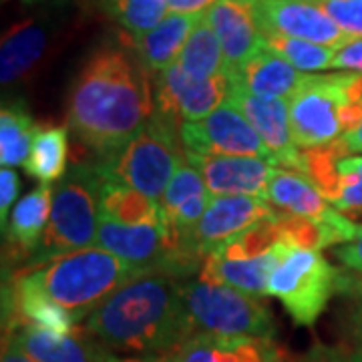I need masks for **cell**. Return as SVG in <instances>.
Listing matches in <instances>:
<instances>
[{
	"label": "cell",
	"instance_id": "cell-1",
	"mask_svg": "<svg viewBox=\"0 0 362 362\" xmlns=\"http://www.w3.org/2000/svg\"><path fill=\"white\" fill-rule=\"evenodd\" d=\"M156 115L151 73L127 42L95 49L78 69L66 99V125L97 157L109 156Z\"/></svg>",
	"mask_w": 362,
	"mask_h": 362
},
{
	"label": "cell",
	"instance_id": "cell-2",
	"mask_svg": "<svg viewBox=\"0 0 362 362\" xmlns=\"http://www.w3.org/2000/svg\"><path fill=\"white\" fill-rule=\"evenodd\" d=\"M180 284L168 274L143 272L90 312L85 330L111 352L165 356L195 334Z\"/></svg>",
	"mask_w": 362,
	"mask_h": 362
},
{
	"label": "cell",
	"instance_id": "cell-3",
	"mask_svg": "<svg viewBox=\"0 0 362 362\" xmlns=\"http://www.w3.org/2000/svg\"><path fill=\"white\" fill-rule=\"evenodd\" d=\"M143 272L107 250L90 246L16 276L85 322L97 306Z\"/></svg>",
	"mask_w": 362,
	"mask_h": 362
},
{
	"label": "cell",
	"instance_id": "cell-4",
	"mask_svg": "<svg viewBox=\"0 0 362 362\" xmlns=\"http://www.w3.org/2000/svg\"><path fill=\"white\" fill-rule=\"evenodd\" d=\"M103 180L93 163H75L52 192L51 218L37 252L23 270H35L52 259L90 247L97 242L101 221Z\"/></svg>",
	"mask_w": 362,
	"mask_h": 362
},
{
	"label": "cell",
	"instance_id": "cell-5",
	"mask_svg": "<svg viewBox=\"0 0 362 362\" xmlns=\"http://www.w3.org/2000/svg\"><path fill=\"white\" fill-rule=\"evenodd\" d=\"M183 161L185 151L181 147L180 133L153 115L125 145L90 163L107 183L125 185L161 202L169 181Z\"/></svg>",
	"mask_w": 362,
	"mask_h": 362
},
{
	"label": "cell",
	"instance_id": "cell-6",
	"mask_svg": "<svg viewBox=\"0 0 362 362\" xmlns=\"http://www.w3.org/2000/svg\"><path fill=\"white\" fill-rule=\"evenodd\" d=\"M180 288L195 334L207 332L221 337H276L274 316L262 298L199 278L181 280Z\"/></svg>",
	"mask_w": 362,
	"mask_h": 362
},
{
	"label": "cell",
	"instance_id": "cell-7",
	"mask_svg": "<svg viewBox=\"0 0 362 362\" xmlns=\"http://www.w3.org/2000/svg\"><path fill=\"white\" fill-rule=\"evenodd\" d=\"M338 272L320 252L294 247L272 272L268 296L278 298L298 326H312L337 296Z\"/></svg>",
	"mask_w": 362,
	"mask_h": 362
},
{
	"label": "cell",
	"instance_id": "cell-8",
	"mask_svg": "<svg viewBox=\"0 0 362 362\" xmlns=\"http://www.w3.org/2000/svg\"><path fill=\"white\" fill-rule=\"evenodd\" d=\"M349 73L310 75L292 95L290 125L298 149H312L338 141L342 131V105Z\"/></svg>",
	"mask_w": 362,
	"mask_h": 362
},
{
	"label": "cell",
	"instance_id": "cell-9",
	"mask_svg": "<svg viewBox=\"0 0 362 362\" xmlns=\"http://www.w3.org/2000/svg\"><path fill=\"white\" fill-rule=\"evenodd\" d=\"M233 81L230 75L214 78H194L180 66H169L153 83L156 117L180 133L183 123H194L218 111L228 103Z\"/></svg>",
	"mask_w": 362,
	"mask_h": 362
},
{
	"label": "cell",
	"instance_id": "cell-10",
	"mask_svg": "<svg viewBox=\"0 0 362 362\" xmlns=\"http://www.w3.org/2000/svg\"><path fill=\"white\" fill-rule=\"evenodd\" d=\"M180 141L185 153L259 157L272 161L270 151L256 129L232 103L221 105L218 111L202 121L183 123L180 127Z\"/></svg>",
	"mask_w": 362,
	"mask_h": 362
},
{
	"label": "cell",
	"instance_id": "cell-11",
	"mask_svg": "<svg viewBox=\"0 0 362 362\" xmlns=\"http://www.w3.org/2000/svg\"><path fill=\"white\" fill-rule=\"evenodd\" d=\"M266 199L284 214L302 216L328 228L338 238V244H349L358 233V226L344 214H340L320 194V189L298 171L278 169L268 187Z\"/></svg>",
	"mask_w": 362,
	"mask_h": 362
},
{
	"label": "cell",
	"instance_id": "cell-12",
	"mask_svg": "<svg viewBox=\"0 0 362 362\" xmlns=\"http://www.w3.org/2000/svg\"><path fill=\"white\" fill-rule=\"evenodd\" d=\"M258 14L264 35L308 40L330 49H340L350 40L316 0H258Z\"/></svg>",
	"mask_w": 362,
	"mask_h": 362
},
{
	"label": "cell",
	"instance_id": "cell-13",
	"mask_svg": "<svg viewBox=\"0 0 362 362\" xmlns=\"http://www.w3.org/2000/svg\"><path fill=\"white\" fill-rule=\"evenodd\" d=\"M228 103L238 107L268 147L276 168L298 171L302 168V151L294 143L290 125V107L284 99H262L233 83Z\"/></svg>",
	"mask_w": 362,
	"mask_h": 362
},
{
	"label": "cell",
	"instance_id": "cell-14",
	"mask_svg": "<svg viewBox=\"0 0 362 362\" xmlns=\"http://www.w3.org/2000/svg\"><path fill=\"white\" fill-rule=\"evenodd\" d=\"M226 57V71L233 78L240 66L266 47L259 23L258 0H218L206 13Z\"/></svg>",
	"mask_w": 362,
	"mask_h": 362
},
{
	"label": "cell",
	"instance_id": "cell-15",
	"mask_svg": "<svg viewBox=\"0 0 362 362\" xmlns=\"http://www.w3.org/2000/svg\"><path fill=\"white\" fill-rule=\"evenodd\" d=\"M278 209L264 197L221 195L214 197L204 218L192 232L195 247L207 256L232 238L250 230L258 221L274 216Z\"/></svg>",
	"mask_w": 362,
	"mask_h": 362
},
{
	"label": "cell",
	"instance_id": "cell-16",
	"mask_svg": "<svg viewBox=\"0 0 362 362\" xmlns=\"http://www.w3.org/2000/svg\"><path fill=\"white\" fill-rule=\"evenodd\" d=\"M185 159L202 173L207 189L214 197L252 195L266 199L268 187L278 171L272 161L259 157L185 153Z\"/></svg>",
	"mask_w": 362,
	"mask_h": 362
},
{
	"label": "cell",
	"instance_id": "cell-17",
	"mask_svg": "<svg viewBox=\"0 0 362 362\" xmlns=\"http://www.w3.org/2000/svg\"><path fill=\"white\" fill-rule=\"evenodd\" d=\"M4 337L25 350L35 362H113L115 352L101 344L85 326L71 334H59L33 324H18L4 330Z\"/></svg>",
	"mask_w": 362,
	"mask_h": 362
},
{
	"label": "cell",
	"instance_id": "cell-18",
	"mask_svg": "<svg viewBox=\"0 0 362 362\" xmlns=\"http://www.w3.org/2000/svg\"><path fill=\"white\" fill-rule=\"evenodd\" d=\"M163 362H288V358L274 338L197 332L168 352Z\"/></svg>",
	"mask_w": 362,
	"mask_h": 362
},
{
	"label": "cell",
	"instance_id": "cell-19",
	"mask_svg": "<svg viewBox=\"0 0 362 362\" xmlns=\"http://www.w3.org/2000/svg\"><path fill=\"white\" fill-rule=\"evenodd\" d=\"M290 250L294 247L282 244V246L274 247L268 254H262L256 258L238 259L207 254L197 278L206 282H214V284L230 286L233 290H240L254 298H266L272 272Z\"/></svg>",
	"mask_w": 362,
	"mask_h": 362
},
{
	"label": "cell",
	"instance_id": "cell-20",
	"mask_svg": "<svg viewBox=\"0 0 362 362\" xmlns=\"http://www.w3.org/2000/svg\"><path fill=\"white\" fill-rule=\"evenodd\" d=\"M202 16H189V14L169 13V16L156 26L153 30L145 33L141 37H131L123 33L119 39L127 42L141 65L153 75H159L173 66L180 59L181 51L187 39L192 37L195 25Z\"/></svg>",
	"mask_w": 362,
	"mask_h": 362
},
{
	"label": "cell",
	"instance_id": "cell-21",
	"mask_svg": "<svg viewBox=\"0 0 362 362\" xmlns=\"http://www.w3.org/2000/svg\"><path fill=\"white\" fill-rule=\"evenodd\" d=\"M51 28L45 21H21L11 26L0 45V83L11 87L26 78L42 61L49 49Z\"/></svg>",
	"mask_w": 362,
	"mask_h": 362
},
{
	"label": "cell",
	"instance_id": "cell-22",
	"mask_svg": "<svg viewBox=\"0 0 362 362\" xmlns=\"http://www.w3.org/2000/svg\"><path fill=\"white\" fill-rule=\"evenodd\" d=\"M310 75L298 71L282 57L264 47L258 54H254L247 63L240 66L233 75V83L247 93L262 99H284L290 101Z\"/></svg>",
	"mask_w": 362,
	"mask_h": 362
},
{
	"label": "cell",
	"instance_id": "cell-23",
	"mask_svg": "<svg viewBox=\"0 0 362 362\" xmlns=\"http://www.w3.org/2000/svg\"><path fill=\"white\" fill-rule=\"evenodd\" d=\"M211 199L214 195L209 194L202 173L185 159L161 197L168 226L180 233H192L204 218Z\"/></svg>",
	"mask_w": 362,
	"mask_h": 362
},
{
	"label": "cell",
	"instance_id": "cell-24",
	"mask_svg": "<svg viewBox=\"0 0 362 362\" xmlns=\"http://www.w3.org/2000/svg\"><path fill=\"white\" fill-rule=\"evenodd\" d=\"M52 189L40 183L30 194H26L11 211V220L4 230L6 244L16 258H30L39 247L42 233L51 218Z\"/></svg>",
	"mask_w": 362,
	"mask_h": 362
},
{
	"label": "cell",
	"instance_id": "cell-25",
	"mask_svg": "<svg viewBox=\"0 0 362 362\" xmlns=\"http://www.w3.org/2000/svg\"><path fill=\"white\" fill-rule=\"evenodd\" d=\"M101 218L125 226H168L161 202L107 181L101 189Z\"/></svg>",
	"mask_w": 362,
	"mask_h": 362
},
{
	"label": "cell",
	"instance_id": "cell-26",
	"mask_svg": "<svg viewBox=\"0 0 362 362\" xmlns=\"http://www.w3.org/2000/svg\"><path fill=\"white\" fill-rule=\"evenodd\" d=\"M69 129L61 125H37L30 156L26 159V173L40 183L61 180L66 173Z\"/></svg>",
	"mask_w": 362,
	"mask_h": 362
},
{
	"label": "cell",
	"instance_id": "cell-27",
	"mask_svg": "<svg viewBox=\"0 0 362 362\" xmlns=\"http://www.w3.org/2000/svg\"><path fill=\"white\" fill-rule=\"evenodd\" d=\"M175 65L180 66L185 75L194 78H214L228 75L221 42L206 18V14L195 25L194 33L185 42Z\"/></svg>",
	"mask_w": 362,
	"mask_h": 362
},
{
	"label": "cell",
	"instance_id": "cell-28",
	"mask_svg": "<svg viewBox=\"0 0 362 362\" xmlns=\"http://www.w3.org/2000/svg\"><path fill=\"white\" fill-rule=\"evenodd\" d=\"M37 123L23 101L2 105L0 111V163L2 168L25 165L30 156Z\"/></svg>",
	"mask_w": 362,
	"mask_h": 362
},
{
	"label": "cell",
	"instance_id": "cell-29",
	"mask_svg": "<svg viewBox=\"0 0 362 362\" xmlns=\"http://www.w3.org/2000/svg\"><path fill=\"white\" fill-rule=\"evenodd\" d=\"M350 156V149L342 137L338 141L322 147H312L302 151V168L300 173L306 175L308 180L320 189V194L334 204L340 189V180H338V163Z\"/></svg>",
	"mask_w": 362,
	"mask_h": 362
},
{
	"label": "cell",
	"instance_id": "cell-30",
	"mask_svg": "<svg viewBox=\"0 0 362 362\" xmlns=\"http://www.w3.org/2000/svg\"><path fill=\"white\" fill-rule=\"evenodd\" d=\"M103 13L127 35L141 37L169 16L165 0H97Z\"/></svg>",
	"mask_w": 362,
	"mask_h": 362
},
{
	"label": "cell",
	"instance_id": "cell-31",
	"mask_svg": "<svg viewBox=\"0 0 362 362\" xmlns=\"http://www.w3.org/2000/svg\"><path fill=\"white\" fill-rule=\"evenodd\" d=\"M266 47L306 75L330 69L338 51V49L322 47L316 42L288 39V37H280V35H266Z\"/></svg>",
	"mask_w": 362,
	"mask_h": 362
},
{
	"label": "cell",
	"instance_id": "cell-32",
	"mask_svg": "<svg viewBox=\"0 0 362 362\" xmlns=\"http://www.w3.org/2000/svg\"><path fill=\"white\" fill-rule=\"evenodd\" d=\"M337 296L340 298V328L349 349L362 354V276L352 270L338 272Z\"/></svg>",
	"mask_w": 362,
	"mask_h": 362
},
{
	"label": "cell",
	"instance_id": "cell-33",
	"mask_svg": "<svg viewBox=\"0 0 362 362\" xmlns=\"http://www.w3.org/2000/svg\"><path fill=\"white\" fill-rule=\"evenodd\" d=\"M337 202L332 206L346 218L352 214H362V156H346L338 163Z\"/></svg>",
	"mask_w": 362,
	"mask_h": 362
},
{
	"label": "cell",
	"instance_id": "cell-34",
	"mask_svg": "<svg viewBox=\"0 0 362 362\" xmlns=\"http://www.w3.org/2000/svg\"><path fill=\"white\" fill-rule=\"evenodd\" d=\"M338 28L352 39H362V0H316Z\"/></svg>",
	"mask_w": 362,
	"mask_h": 362
},
{
	"label": "cell",
	"instance_id": "cell-35",
	"mask_svg": "<svg viewBox=\"0 0 362 362\" xmlns=\"http://www.w3.org/2000/svg\"><path fill=\"white\" fill-rule=\"evenodd\" d=\"M21 192V180L11 168H2L0 171V223L2 232L8 226V211H13V204Z\"/></svg>",
	"mask_w": 362,
	"mask_h": 362
},
{
	"label": "cell",
	"instance_id": "cell-36",
	"mask_svg": "<svg viewBox=\"0 0 362 362\" xmlns=\"http://www.w3.org/2000/svg\"><path fill=\"white\" fill-rule=\"evenodd\" d=\"M300 362H362V354L344 346L316 344L302 356Z\"/></svg>",
	"mask_w": 362,
	"mask_h": 362
},
{
	"label": "cell",
	"instance_id": "cell-37",
	"mask_svg": "<svg viewBox=\"0 0 362 362\" xmlns=\"http://www.w3.org/2000/svg\"><path fill=\"white\" fill-rule=\"evenodd\" d=\"M330 69L342 73H361L362 75V39H352L337 51Z\"/></svg>",
	"mask_w": 362,
	"mask_h": 362
},
{
	"label": "cell",
	"instance_id": "cell-38",
	"mask_svg": "<svg viewBox=\"0 0 362 362\" xmlns=\"http://www.w3.org/2000/svg\"><path fill=\"white\" fill-rule=\"evenodd\" d=\"M334 256L346 266V270L356 272L362 276V226H358V233L352 242L340 244L334 250Z\"/></svg>",
	"mask_w": 362,
	"mask_h": 362
},
{
	"label": "cell",
	"instance_id": "cell-39",
	"mask_svg": "<svg viewBox=\"0 0 362 362\" xmlns=\"http://www.w3.org/2000/svg\"><path fill=\"white\" fill-rule=\"evenodd\" d=\"M218 0H165L169 13L189 14V16H204Z\"/></svg>",
	"mask_w": 362,
	"mask_h": 362
},
{
	"label": "cell",
	"instance_id": "cell-40",
	"mask_svg": "<svg viewBox=\"0 0 362 362\" xmlns=\"http://www.w3.org/2000/svg\"><path fill=\"white\" fill-rule=\"evenodd\" d=\"M2 362H35L25 350L21 349L13 338L4 337L2 342Z\"/></svg>",
	"mask_w": 362,
	"mask_h": 362
},
{
	"label": "cell",
	"instance_id": "cell-41",
	"mask_svg": "<svg viewBox=\"0 0 362 362\" xmlns=\"http://www.w3.org/2000/svg\"><path fill=\"white\" fill-rule=\"evenodd\" d=\"M342 141L346 143V147H349L350 151H354V153H362V121H361V125L352 131V133L342 135Z\"/></svg>",
	"mask_w": 362,
	"mask_h": 362
},
{
	"label": "cell",
	"instance_id": "cell-42",
	"mask_svg": "<svg viewBox=\"0 0 362 362\" xmlns=\"http://www.w3.org/2000/svg\"><path fill=\"white\" fill-rule=\"evenodd\" d=\"M113 362H163V356H115Z\"/></svg>",
	"mask_w": 362,
	"mask_h": 362
},
{
	"label": "cell",
	"instance_id": "cell-43",
	"mask_svg": "<svg viewBox=\"0 0 362 362\" xmlns=\"http://www.w3.org/2000/svg\"><path fill=\"white\" fill-rule=\"evenodd\" d=\"M26 6H35V4H42V2H49V0H21Z\"/></svg>",
	"mask_w": 362,
	"mask_h": 362
}]
</instances>
